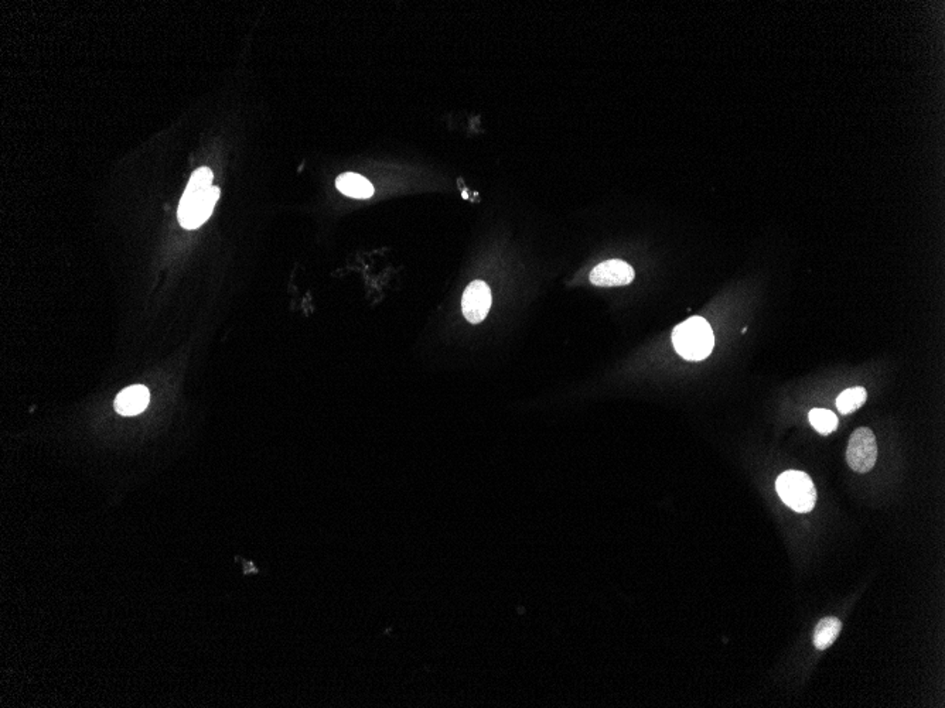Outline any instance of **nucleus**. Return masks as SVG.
Masks as SVG:
<instances>
[{
  "mask_svg": "<svg viewBox=\"0 0 945 708\" xmlns=\"http://www.w3.org/2000/svg\"><path fill=\"white\" fill-rule=\"evenodd\" d=\"M214 174L207 167L193 173L179 204V223L186 230H197L211 216L219 198V188L212 187Z\"/></svg>",
  "mask_w": 945,
  "mask_h": 708,
  "instance_id": "f257e3e1",
  "label": "nucleus"
},
{
  "mask_svg": "<svg viewBox=\"0 0 945 708\" xmlns=\"http://www.w3.org/2000/svg\"><path fill=\"white\" fill-rule=\"evenodd\" d=\"M672 344L678 354L688 361H703L715 347V335L703 317H692L675 326Z\"/></svg>",
  "mask_w": 945,
  "mask_h": 708,
  "instance_id": "f03ea898",
  "label": "nucleus"
},
{
  "mask_svg": "<svg viewBox=\"0 0 945 708\" xmlns=\"http://www.w3.org/2000/svg\"><path fill=\"white\" fill-rule=\"evenodd\" d=\"M775 488L782 502L798 514H808L817 504V490L806 472L794 469L782 472Z\"/></svg>",
  "mask_w": 945,
  "mask_h": 708,
  "instance_id": "7ed1b4c3",
  "label": "nucleus"
},
{
  "mask_svg": "<svg viewBox=\"0 0 945 708\" xmlns=\"http://www.w3.org/2000/svg\"><path fill=\"white\" fill-rule=\"evenodd\" d=\"M878 461V443L870 429L861 428L852 433L846 448V462L852 471L865 474Z\"/></svg>",
  "mask_w": 945,
  "mask_h": 708,
  "instance_id": "20e7f679",
  "label": "nucleus"
},
{
  "mask_svg": "<svg viewBox=\"0 0 945 708\" xmlns=\"http://www.w3.org/2000/svg\"><path fill=\"white\" fill-rule=\"evenodd\" d=\"M491 302V290L487 283L481 280L472 281L463 295V314L472 324L481 323L490 311Z\"/></svg>",
  "mask_w": 945,
  "mask_h": 708,
  "instance_id": "39448f33",
  "label": "nucleus"
},
{
  "mask_svg": "<svg viewBox=\"0 0 945 708\" xmlns=\"http://www.w3.org/2000/svg\"><path fill=\"white\" fill-rule=\"evenodd\" d=\"M634 269L631 264L619 259L603 262L592 271L591 281L598 287H617L627 286L634 280Z\"/></svg>",
  "mask_w": 945,
  "mask_h": 708,
  "instance_id": "423d86ee",
  "label": "nucleus"
},
{
  "mask_svg": "<svg viewBox=\"0 0 945 708\" xmlns=\"http://www.w3.org/2000/svg\"><path fill=\"white\" fill-rule=\"evenodd\" d=\"M149 400L150 393L145 386H131L116 396L115 410L122 416H135L147 409Z\"/></svg>",
  "mask_w": 945,
  "mask_h": 708,
  "instance_id": "0eeeda50",
  "label": "nucleus"
},
{
  "mask_svg": "<svg viewBox=\"0 0 945 708\" xmlns=\"http://www.w3.org/2000/svg\"><path fill=\"white\" fill-rule=\"evenodd\" d=\"M336 187L341 194L358 200H367L374 195V185L357 173L341 174L336 180Z\"/></svg>",
  "mask_w": 945,
  "mask_h": 708,
  "instance_id": "6e6552de",
  "label": "nucleus"
},
{
  "mask_svg": "<svg viewBox=\"0 0 945 708\" xmlns=\"http://www.w3.org/2000/svg\"><path fill=\"white\" fill-rule=\"evenodd\" d=\"M842 624L837 617H827L818 622L814 632V645L818 650H825L837 641L841 633Z\"/></svg>",
  "mask_w": 945,
  "mask_h": 708,
  "instance_id": "1a4fd4ad",
  "label": "nucleus"
},
{
  "mask_svg": "<svg viewBox=\"0 0 945 708\" xmlns=\"http://www.w3.org/2000/svg\"><path fill=\"white\" fill-rule=\"evenodd\" d=\"M866 399H868L866 390L861 386H856V388L844 390L841 395L838 396L837 407L842 414H851L861 409L865 405Z\"/></svg>",
  "mask_w": 945,
  "mask_h": 708,
  "instance_id": "9d476101",
  "label": "nucleus"
},
{
  "mask_svg": "<svg viewBox=\"0 0 945 708\" xmlns=\"http://www.w3.org/2000/svg\"><path fill=\"white\" fill-rule=\"evenodd\" d=\"M808 417H810V423L813 424V428L818 433L824 434V436L834 433L838 429V417L830 410L813 409Z\"/></svg>",
  "mask_w": 945,
  "mask_h": 708,
  "instance_id": "9b49d317",
  "label": "nucleus"
}]
</instances>
